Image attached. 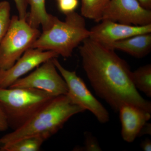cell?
I'll return each instance as SVG.
<instances>
[{"mask_svg": "<svg viewBox=\"0 0 151 151\" xmlns=\"http://www.w3.org/2000/svg\"><path fill=\"white\" fill-rule=\"evenodd\" d=\"M106 47L114 50H121L137 58H142L150 52L151 33L133 36Z\"/></svg>", "mask_w": 151, "mask_h": 151, "instance_id": "12", "label": "cell"}, {"mask_svg": "<svg viewBox=\"0 0 151 151\" xmlns=\"http://www.w3.org/2000/svg\"><path fill=\"white\" fill-rule=\"evenodd\" d=\"M141 5L145 8L150 10L151 0H137Z\"/></svg>", "mask_w": 151, "mask_h": 151, "instance_id": "24", "label": "cell"}, {"mask_svg": "<svg viewBox=\"0 0 151 151\" xmlns=\"http://www.w3.org/2000/svg\"><path fill=\"white\" fill-rule=\"evenodd\" d=\"M145 135H151V124L148 122H146L143 126L139 133L138 137H141Z\"/></svg>", "mask_w": 151, "mask_h": 151, "instance_id": "22", "label": "cell"}, {"mask_svg": "<svg viewBox=\"0 0 151 151\" xmlns=\"http://www.w3.org/2000/svg\"><path fill=\"white\" fill-rule=\"evenodd\" d=\"M118 113L122 124V138L128 143L133 142L138 137L143 126L151 117V113L130 104L122 105Z\"/></svg>", "mask_w": 151, "mask_h": 151, "instance_id": "11", "label": "cell"}, {"mask_svg": "<svg viewBox=\"0 0 151 151\" xmlns=\"http://www.w3.org/2000/svg\"><path fill=\"white\" fill-rule=\"evenodd\" d=\"M58 8L63 13L66 14L74 12L78 6V0H60Z\"/></svg>", "mask_w": 151, "mask_h": 151, "instance_id": "19", "label": "cell"}, {"mask_svg": "<svg viewBox=\"0 0 151 151\" xmlns=\"http://www.w3.org/2000/svg\"><path fill=\"white\" fill-rule=\"evenodd\" d=\"M132 79L135 88L151 97V65L141 66L132 72Z\"/></svg>", "mask_w": 151, "mask_h": 151, "instance_id": "15", "label": "cell"}, {"mask_svg": "<svg viewBox=\"0 0 151 151\" xmlns=\"http://www.w3.org/2000/svg\"><path fill=\"white\" fill-rule=\"evenodd\" d=\"M59 56L55 52L30 48L8 69L0 70V88H7L30 71Z\"/></svg>", "mask_w": 151, "mask_h": 151, "instance_id": "9", "label": "cell"}, {"mask_svg": "<svg viewBox=\"0 0 151 151\" xmlns=\"http://www.w3.org/2000/svg\"><path fill=\"white\" fill-rule=\"evenodd\" d=\"M18 12L19 17L21 19H26L28 16L27 8L29 6L28 0H14Z\"/></svg>", "mask_w": 151, "mask_h": 151, "instance_id": "20", "label": "cell"}, {"mask_svg": "<svg viewBox=\"0 0 151 151\" xmlns=\"http://www.w3.org/2000/svg\"><path fill=\"white\" fill-rule=\"evenodd\" d=\"M89 38L105 47L133 36L151 33V24L134 26L103 20L90 30Z\"/></svg>", "mask_w": 151, "mask_h": 151, "instance_id": "10", "label": "cell"}, {"mask_svg": "<svg viewBox=\"0 0 151 151\" xmlns=\"http://www.w3.org/2000/svg\"><path fill=\"white\" fill-rule=\"evenodd\" d=\"M26 19L17 16L11 17L6 33L0 43V70L8 69L32 46L40 34Z\"/></svg>", "mask_w": 151, "mask_h": 151, "instance_id": "5", "label": "cell"}, {"mask_svg": "<svg viewBox=\"0 0 151 151\" xmlns=\"http://www.w3.org/2000/svg\"><path fill=\"white\" fill-rule=\"evenodd\" d=\"M30 11L27 21L32 27L38 29L42 26V30L49 29L53 24L55 17L49 14L45 7V0H28Z\"/></svg>", "mask_w": 151, "mask_h": 151, "instance_id": "13", "label": "cell"}, {"mask_svg": "<svg viewBox=\"0 0 151 151\" xmlns=\"http://www.w3.org/2000/svg\"><path fill=\"white\" fill-rule=\"evenodd\" d=\"M58 1H59L60 0H57Z\"/></svg>", "mask_w": 151, "mask_h": 151, "instance_id": "25", "label": "cell"}, {"mask_svg": "<svg viewBox=\"0 0 151 151\" xmlns=\"http://www.w3.org/2000/svg\"><path fill=\"white\" fill-rule=\"evenodd\" d=\"M134 26L151 24V10L145 8L137 0H110L102 20Z\"/></svg>", "mask_w": 151, "mask_h": 151, "instance_id": "8", "label": "cell"}, {"mask_svg": "<svg viewBox=\"0 0 151 151\" xmlns=\"http://www.w3.org/2000/svg\"><path fill=\"white\" fill-rule=\"evenodd\" d=\"M11 6L7 1H0V43L9 27L11 18Z\"/></svg>", "mask_w": 151, "mask_h": 151, "instance_id": "17", "label": "cell"}, {"mask_svg": "<svg viewBox=\"0 0 151 151\" xmlns=\"http://www.w3.org/2000/svg\"><path fill=\"white\" fill-rule=\"evenodd\" d=\"M65 15L64 21L55 17L50 27L40 33L31 48L55 52L64 58L71 56L74 49L89 38L91 32L81 14L74 11Z\"/></svg>", "mask_w": 151, "mask_h": 151, "instance_id": "3", "label": "cell"}, {"mask_svg": "<svg viewBox=\"0 0 151 151\" xmlns=\"http://www.w3.org/2000/svg\"><path fill=\"white\" fill-rule=\"evenodd\" d=\"M46 140L41 136L28 137L4 147L0 151H38Z\"/></svg>", "mask_w": 151, "mask_h": 151, "instance_id": "16", "label": "cell"}, {"mask_svg": "<svg viewBox=\"0 0 151 151\" xmlns=\"http://www.w3.org/2000/svg\"><path fill=\"white\" fill-rule=\"evenodd\" d=\"M141 147L145 151H151V141L149 138H147L141 142Z\"/></svg>", "mask_w": 151, "mask_h": 151, "instance_id": "23", "label": "cell"}, {"mask_svg": "<svg viewBox=\"0 0 151 151\" xmlns=\"http://www.w3.org/2000/svg\"><path fill=\"white\" fill-rule=\"evenodd\" d=\"M84 135V145L80 148L76 149L80 151H102L97 139L92 135V133L85 132Z\"/></svg>", "mask_w": 151, "mask_h": 151, "instance_id": "18", "label": "cell"}, {"mask_svg": "<svg viewBox=\"0 0 151 151\" xmlns=\"http://www.w3.org/2000/svg\"><path fill=\"white\" fill-rule=\"evenodd\" d=\"M81 15L84 18L101 21L104 11L110 0H81Z\"/></svg>", "mask_w": 151, "mask_h": 151, "instance_id": "14", "label": "cell"}, {"mask_svg": "<svg viewBox=\"0 0 151 151\" xmlns=\"http://www.w3.org/2000/svg\"><path fill=\"white\" fill-rule=\"evenodd\" d=\"M9 128V127L6 116L0 104V132L6 131Z\"/></svg>", "mask_w": 151, "mask_h": 151, "instance_id": "21", "label": "cell"}, {"mask_svg": "<svg viewBox=\"0 0 151 151\" xmlns=\"http://www.w3.org/2000/svg\"><path fill=\"white\" fill-rule=\"evenodd\" d=\"M53 61L58 72L67 84V95L73 104L90 111L101 124L109 121L110 115L103 105L92 95L83 80L75 71H70L63 67L57 59Z\"/></svg>", "mask_w": 151, "mask_h": 151, "instance_id": "6", "label": "cell"}, {"mask_svg": "<svg viewBox=\"0 0 151 151\" xmlns=\"http://www.w3.org/2000/svg\"><path fill=\"white\" fill-rule=\"evenodd\" d=\"M55 97L33 88H0V104L9 127L13 130L22 126Z\"/></svg>", "mask_w": 151, "mask_h": 151, "instance_id": "4", "label": "cell"}, {"mask_svg": "<svg viewBox=\"0 0 151 151\" xmlns=\"http://www.w3.org/2000/svg\"><path fill=\"white\" fill-rule=\"evenodd\" d=\"M85 111L71 103L66 95L55 97L21 127L0 138V150L28 137L41 136L47 140L72 116Z\"/></svg>", "mask_w": 151, "mask_h": 151, "instance_id": "2", "label": "cell"}, {"mask_svg": "<svg viewBox=\"0 0 151 151\" xmlns=\"http://www.w3.org/2000/svg\"><path fill=\"white\" fill-rule=\"evenodd\" d=\"M58 71L53 58L50 59L37 67L27 76L17 80L9 87L39 89L53 97L66 95L67 84Z\"/></svg>", "mask_w": 151, "mask_h": 151, "instance_id": "7", "label": "cell"}, {"mask_svg": "<svg viewBox=\"0 0 151 151\" xmlns=\"http://www.w3.org/2000/svg\"><path fill=\"white\" fill-rule=\"evenodd\" d=\"M79 47L82 66L91 86L98 96L116 113L130 104L151 113V103L135 88L127 62L113 50L86 39Z\"/></svg>", "mask_w": 151, "mask_h": 151, "instance_id": "1", "label": "cell"}]
</instances>
